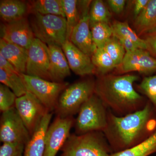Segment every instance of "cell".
<instances>
[{
    "mask_svg": "<svg viewBox=\"0 0 156 156\" xmlns=\"http://www.w3.org/2000/svg\"><path fill=\"white\" fill-rule=\"evenodd\" d=\"M156 131V112L148 100L144 108L122 116L108 112L103 133L113 153L128 149L147 139Z\"/></svg>",
    "mask_w": 156,
    "mask_h": 156,
    "instance_id": "cell-1",
    "label": "cell"
},
{
    "mask_svg": "<svg viewBox=\"0 0 156 156\" xmlns=\"http://www.w3.org/2000/svg\"><path fill=\"white\" fill-rule=\"evenodd\" d=\"M139 79L134 74L97 76L95 94L115 115H126L144 108L147 103V98L134 89V83Z\"/></svg>",
    "mask_w": 156,
    "mask_h": 156,
    "instance_id": "cell-2",
    "label": "cell"
},
{
    "mask_svg": "<svg viewBox=\"0 0 156 156\" xmlns=\"http://www.w3.org/2000/svg\"><path fill=\"white\" fill-rule=\"evenodd\" d=\"M60 151V156H110L113 153L101 131L71 134Z\"/></svg>",
    "mask_w": 156,
    "mask_h": 156,
    "instance_id": "cell-3",
    "label": "cell"
},
{
    "mask_svg": "<svg viewBox=\"0 0 156 156\" xmlns=\"http://www.w3.org/2000/svg\"><path fill=\"white\" fill-rule=\"evenodd\" d=\"M95 80L84 79L69 85L61 93L54 112L56 116L73 117L81 106L95 93Z\"/></svg>",
    "mask_w": 156,
    "mask_h": 156,
    "instance_id": "cell-4",
    "label": "cell"
},
{
    "mask_svg": "<svg viewBox=\"0 0 156 156\" xmlns=\"http://www.w3.org/2000/svg\"><path fill=\"white\" fill-rule=\"evenodd\" d=\"M29 22L35 37L48 46L62 47L66 41L67 24L65 17L34 13Z\"/></svg>",
    "mask_w": 156,
    "mask_h": 156,
    "instance_id": "cell-5",
    "label": "cell"
},
{
    "mask_svg": "<svg viewBox=\"0 0 156 156\" xmlns=\"http://www.w3.org/2000/svg\"><path fill=\"white\" fill-rule=\"evenodd\" d=\"M108 108L94 93L83 105L75 121L76 134L103 132L107 125Z\"/></svg>",
    "mask_w": 156,
    "mask_h": 156,
    "instance_id": "cell-6",
    "label": "cell"
},
{
    "mask_svg": "<svg viewBox=\"0 0 156 156\" xmlns=\"http://www.w3.org/2000/svg\"><path fill=\"white\" fill-rule=\"evenodd\" d=\"M22 76L27 91L34 95L50 112L55 111L59 96L69 83L48 81L25 74Z\"/></svg>",
    "mask_w": 156,
    "mask_h": 156,
    "instance_id": "cell-7",
    "label": "cell"
},
{
    "mask_svg": "<svg viewBox=\"0 0 156 156\" xmlns=\"http://www.w3.org/2000/svg\"><path fill=\"white\" fill-rule=\"evenodd\" d=\"M31 137L15 107L2 113L0 119L1 142L21 144L25 145Z\"/></svg>",
    "mask_w": 156,
    "mask_h": 156,
    "instance_id": "cell-8",
    "label": "cell"
},
{
    "mask_svg": "<svg viewBox=\"0 0 156 156\" xmlns=\"http://www.w3.org/2000/svg\"><path fill=\"white\" fill-rule=\"evenodd\" d=\"M92 1H78L79 22L73 30L69 41L78 49L92 57L96 48L92 41L90 27L89 10Z\"/></svg>",
    "mask_w": 156,
    "mask_h": 156,
    "instance_id": "cell-9",
    "label": "cell"
},
{
    "mask_svg": "<svg viewBox=\"0 0 156 156\" xmlns=\"http://www.w3.org/2000/svg\"><path fill=\"white\" fill-rule=\"evenodd\" d=\"M15 107L31 136L38 127L44 117L50 113L37 98L29 91L17 98Z\"/></svg>",
    "mask_w": 156,
    "mask_h": 156,
    "instance_id": "cell-10",
    "label": "cell"
},
{
    "mask_svg": "<svg viewBox=\"0 0 156 156\" xmlns=\"http://www.w3.org/2000/svg\"><path fill=\"white\" fill-rule=\"evenodd\" d=\"M73 117L62 118L56 116L49 126L45 136L44 156H56L61 150L70 135V130L74 126Z\"/></svg>",
    "mask_w": 156,
    "mask_h": 156,
    "instance_id": "cell-11",
    "label": "cell"
},
{
    "mask_svg": "<svg viewBox=\"0 0 156 156\" xmlns=\"http://www.w3.org/2000/svg\"><path fill=\"white\" fill-rule=\"evenodd\" d=\"M27 51L25 74L51 81L49 73L50 53L48 45L35 38Z\"/></svg>",
    "mask_w": 156,
    "mask_h": 156,
    "instance_id": "cell-12",
    "label": "cell"
},
{
    "mask_svg": "<svg viewBox=\"0 0 156 156\" xmlns=\"http://www.w3.org/2000/svg\"><path fill=\"white\" fill-rule=\"evenodd\" d=\"M118 68L119 73L137 72L148 76L156 73V58L147 50L137 48L126 52L122 64Z\"/></svg>",
    "mask_w": 156,
    "mask_h": 156,
    "instance_id": "cell-13",
    "label": "cell"
},
{
    "mask_svg": "<svg viewBox=\"0 0 156 156\" xmlns=\"http://www.w3.org/2000/svg\"><path fill=\"white\" fill-rule=\"evenodd\" d=\"M1 38L28 49L35 38L26 17L1 25Z\"/></svg>",
    "mask_w": 156,
    "mask_h": 156,
    "instance_id": "cell-14",
    "label": "cell"
},
{
    "mask_svg": "<svg viewBox=\"0 0 156 156\" xmlns=\"http://www.w3.org/2000/svg\"><path fill=\"white\" fill-rule=\"evenodd\" d=\"M67 58L70 69L81 76L96 74L91 57L82 52L70 41H66L61 47Z\"/></svg>",
    "mask_w": 156,
    "mask_h": 156,
    "instance_id": "cell-15",
    "label": "cell"
},
{
    "mask_svg": "<svg viewBox=\"0 0 156 156\" xmlns=\"http://www.w3.org/2000/svg\"><path fill=\"white\" fill-rule=\"evenodd\" d=\"M50 53L49 73L51 81L64 82L65 78L70 75L68 62L62 48L56 45H48Z\"/></svg>",
    "mask_w": 156,
    "mask_h": 156,
    "instance_id": "cell-16",
    "label": "cell"
},
{
    "mask_svg": "<svg viewBox=\"0 0 156 156\" xmlns=\"http://www.w3.org/2000/svg\"><path fill=\"white\" fill-rule=\"evenodd\" d=\"M0 54L13 65L20 74L26 73L27 49L0 39Z\"/></svg>",
    "mask_w": 156,
    "mask_h": 156,
    "instance_id": "cell-17",
    "label": "cell"
},
{
    "mask_svg": "<svg viewBox=\"0 0 156 156\" xmlns=\"http://www.w3.org/2000/svg\"><path fill=\"white\" fill-rule=\"evenodd\" d=\"M53 113L46 115L38 127L25 145L23 156H44L45 151V136L50 126Z\"/></svg>",
    "mask_w": 156,
    "mask_h": 156,
    "instance_id": "cell-18",
    "label": "cell"
},
{
    "mask_svg": "<svg viewBox=\"0 0 156 156\" xmlns=\"http://www.w3.org/2000/svg\"><path fill=\"white\" fill-rule=\"evenodd\" d=\"M28 12H30L29 5L24 1H0V15L5 23L12 22L26 17Z\"/></svg>",
    "mask_w": 156,
    "mask_h": 156,
    "instance_id": "cell-19",
    "label": "cell"
},
{
    "mask_svg": "<svg viewBox=\"0 0 156 156\" xmlns=\"http://www.w3.org/2000/svg\"><path fill=\"white\" fill-rule=\"evenodd\" d=\"M134 26L139 34L156 30V0H149L143 11L135 18Z\"/></svg>",
    "mask_w": 156,
    "mask_h": 156,
    "instance_id": "cell-20",
    "label": "cell"
},
{
    "mask_svg": "<svg viewBox=\"0 0 156 156\" xmlns=\"http://www.w3.org/2000/svg\"><path fill=\"white\" fill-rule=\"evenodd\" d=\"M29 5L32 14L57 15L65 18L62 0H37L30 1Z\"/></svg>",
    "mask_w": 156,
    "mask_h": 156,
    "instance_id": "cell-21",
    "label": "cell"
},
{
    "mask_svg": "<svg viewBox=\"0 0 156 156\" xmlns=\"http://www.w3.org/2000/svg\"><path fill=\"white\" fill-rule=\"evenodd\" d=\"M156 153V131L147 139L128 149L110 156H149Z\"/></svg>",
    "mask_w": 156,
    "mask_h": 156,
    "instance_id": "cell-22",
    "label": "cell"
},
{
    "mask_svg": "<svg viewBox=\"0 0 156 156\" xmlns=\"http://www.w3.org/2000/svg\"><path fill=\"white\" fill-rule=\"evenodd\" d=\"M0 82L11 89L17 97L24 95L28 91L20 74L7 73L0 69Z\"/></svg>",
    "mask_w": 156,
    "mask_h": 156,
    "instance_id": "cell-23",
    "label": "cell"
},
{
    "mask_svg": "<svg viewBox=\"0 0 156 156\" xmlns=\"http://www.w3.org/2000/svg\"><path fill=\"white\" fill-rule=\"evenodd\" d=\"M91 59L96 68L97 76L108 74L110 72L117 68L114 62L103 47L96 49Z\"/></svg>",
    "mask_w": 156,
    "mask_h": 156,
    "instance_id": "cell-24",
    "label": "cell"
},
{
    "mask_svg": "<svg viewBox=\"0 0 156 156\" xmlns=\"http://www.w3.org/2000/svg\"><path fill=\"white\" fill-rule=\"evenodd\" d=\"M113 35L115 37H123L130 39L135 43L140 49L147 50L144 40L140 37L129 26L127 22L115 21L111 25Z\"/></svg>",
    "mask_w": 156,
    "mask_h": 156,
    "instance_id": "cell-25",
    "label": "cell"
},
{
    "mask_svg": "<svg viewBox=\"0 0 156 156\" xmlns=\"http://www.w3.org/2000/svg\"><path fill=\"white\" fill-rule=\"evenodd\" d=\"M67 24L66 41H69L73 29L80 20L77 0H62Z\"/></svg>",
    "mask_w": 156,
    "mask_h": 156,
    "instance_id": "cell-26",
    "label": "cell"
},
{
    "mask_svg": "<svg viewBox=\"0 0 156 156\" xmlns=\"http://www.w3.org/2000/svg\"><path fill=\"white\" fill-rule=\"evenodd\" d=\"M111 17L110 12L103 1H92L89 10L90 27L98 23H109Z\"/></svg>",
    "mask_w": 156,
    "mask_h": 156,
    "instance_id": "cell-27",
    "label": "cell"
},
{
    "mask_svg": "<svg viewBox=\"0 0 156 156\" xmlns=\"http://www.w3.org/2000/svg\"><path fill=\"white\" fill-rule=\"evenodd\" d=\"M92 41L96 49L103 47L113 36L111 26L106 23H98L90 27Z\"/></svg>",
    "mask_w": 156,
    "mask_h": 156,
    "instance_id": "cell-28",
    "label": "cell"
},
{
    "mask_svg": "<svg viewBox=\"0 0 156 156\" xmlns=\"http://www.w3.org/2000/svg\"><path fill=\"white\" fill-rule=\"evenodd\" d=\"M103 48L114 62L117 68L119 66L126 52L118 39L113 35L107 41Z\"/></svg>",
    "mask_w": 156,
    "mask_h": 156,
    "instance_id": "cell-29",
    "label": "cell"
},
{
    "mask_svg": "<svg viewBox=\"0 0 156 156\" xmlns=\"http://www.w3.org/2000/svg\"><path fill=\"white\" fill-rule=\"evenodd\" d=\"M137 89L151 102L156 112V75L144 77Z\"/></svg>",
    "mask_w": 156,
    "mask_h": 156,
    "instance_id": "cell-30",
    "label": "cell"
},
{
    "mask_svg": "<svg viewBox=\"0 0 156 156\" xmlns=\"http://www.w3.org/2000/svg\"><path fill=\"white\" fill-rule=\"evenodd\" d=\"M17 97L9 87L3 84L0 85V111H7L15 107Z\"/></svg>",
    "mask_w": 156,
    "mask_h": 156,
    "instance_id": "cell-31",
    "label": "cell"
},
{
    "mask_svg": "<svg viewBox=\"0 0 156 156\" xmlns=\"http://www.w3.org/2000/svg\"><path fill=\"white\" fill-rule=\"evenodd\" d=\"M25 145L21 144L3 143L0 156H23Z\"/></svg>",
    "mask_w": 156,
    "mask_h": 156,
    "instance_id": "cell-32",
    "label": "cell"
},
{
    "mask_svg": "<svg viewBox=\"0 0 156 156\" xmlns=\"http://www.w3.org/2000/svg\"><path fill=\"white\" fill-rule=\"evenodd\" d=\"M145 42L147 50L153 57L156 58V30L146 34L143 39Z\"/></svg>",
    "mask_w": 156,
    "mask_h": 156,
    "instance_id": "cell-33",
    "label": "cell"
},
{
    "mask_svg": "<svg viewBox=\"0 0 156 156\" xmlns=\"http://www.w3.org/2000/svg\"><path fill=\"white\" fill-rule=\"evenodd\" d=\"M112 11L116 14H120L124 11L126 6L125 0H108L107 1Z\"/></svg>",
    "mask_w": 156,
    "mask_h": 156,
    "instance_id": "cell-34",
    "label": "cell"
},
{
    "mask_svg": "<svg viewBox=\"0 0 156 156\" xmlns=\"http://www.w3.org/2000/svg\"><path fill=\"white\" fill-rule=\"evenodd\" d=\"M119 41L120 44L123 46L126 52L133 51L138 48L134 42L130 39L123 37H116Z\"/></svg>",
    "mask_w": 156,
    "mask_h": 156,
    "instance_id": "cell-35",
    "label": "cell"
},
{
    "mask_svg": "<svg viewBox=\"0 0 156 156\" xmlns=\"http://www.w3.org/2000/svg\"><path fill=\"white\" fill-rule=\"evenodd\" d=\"M0 69L7 73H19L17 72L13 65L1 54H0Z\"/></svg>",
    "mask_w": 156,
    "mask_h": 156,
    "instance_id": "cell-36",
    "label": "cell"
},
{
    "mask_svg": "<svg viewBox=\"0 0 156 156\" xmlns=\"http://www.w3.org/2000/svg\"><path fill=\"white\" fill-rule=\"evenodd\" d=\"M149 0H136L134 1V17L136 18L147 5Z\"/></svg>",
    "mask_w": 156,
    "mask_h": 156,
    "instance_id": "cell-37",
    "label": "cell"
}]
</instances>
